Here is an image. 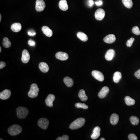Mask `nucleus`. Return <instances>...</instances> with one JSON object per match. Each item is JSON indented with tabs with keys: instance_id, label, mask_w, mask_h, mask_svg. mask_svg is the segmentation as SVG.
Here are the masks:
<instances>
[{
	"instance_id": "f257e3e1",
	"label": "nucleus",
	"mask_w": 140,
	"mask_h": 140,
	"mask_svg": "<svg viewBox=\"0 0 140 140\" xmlns=\"http://www.w3.org/2000/svg\"><path fill=\"white\" fill-rule=\"evenodd\" d=\"M85 123V119L84 118H80L75 119L69 126L70 129L71 130H75L79 129L84 125Z\"/></svg>"
},
{
	"instance_id": "f03ea898",
	"label": "nucleus",
	"mask_w": 140,
	"mask_h": 140,
	"mask_svg": "<svg viewBox=\"0 0 140 140\" xmlns=\"http://www.w3.org/2000/svg\"><path fill=\"white\" fill-rule=\"evenodd\" d=\"M22 127L17 125H13L8 129V132L10 135L15 136L19 134L22 131Z\"/></svg>"
},
{
	"instance_id": "7ed1b4c3",
	"label": "nucleus",
	"mask_w": 140,
	"mask_h": 140,
	"mask_svg": "<svg viewBox=\"0 0 140 140\" xmlns=\"http://www.w3.org/2000/svg\"><path fill=\"white\" fill-rule=\"evenodd\" d=\"M16 113L18 118L24 119L26 118L29 114L28 109L24 107H19L16 109Z\"/></svg>"
},
{
	"instance_id": "20e7f679",
	"label": "nucleus",
	"mask_w": 140,
	"mask_h": 140,
	"mask_svg": "<svg viewBox=\"0 0 140 140\" xmlns=\"http://www.w3.org/2000/svg\"><path fill=\"white\" fill-rule=\"evenodd\" d=\"M39 91V89L38 88L37 85L33 83L31 86V89L28 93V96L32 98H35L38 96V93Z\"/></svg>"
},
{
	"instance_id": "39448f33",
	"label": "nucleus",
	"mask_w": 140,
	"mask_h": 140,
	"mask_svg": "<svg viewBox=\"0 0 140 140\" xmlns=\"http://www.w3.org/2000/svg\"><path fill=\"white\" fill-rule=\"evenodd\" d=\"M49 124V121L46 118H41L38 121V126L44 130L48 128Z\"/></svg>"
},
{
	"instance_id": "423d86ee",
	"label": "nucleus",
	"mask_w": 140,
	"mask_h": 140,
	"mask_svg": "<svg viewBox=\"0 0 140 140\" xmlns=\"http://www.w3.org/2000/svg\"><path fill=\"white\" fill-rule=\"evenodd\" d=\"M46 7L45 2L43 0H37L36 1L35 9L38 12L43 11Z\"/></svg>"
},
{
	"instance_id": "0eeeda50",
	"label": "nucleus",
	"mask_w": 140,
	"mask_h": 140,
	"mask_svg": "<svg viewBox=\"0 0 140 140\" xmlns=\"http://www.w3.org/2000/svg\"><path fill=\"white\" fill-rule=\"evenodd\" d=\"M105 12L103 9H98L95 12V16L96 20L98 21H101L104 19L105 17Z\"/></svg>"
},
{
	"instance_id": "6e6552de",
	"label": "nucleus",
	"mask_w": 140,
	"mask_h": 140,
	"mask_svg": "<svg viewBox=\"0 0 140 140\" xmlns=\"http://www.w3.org/2000/svg\"><path fill=\"white\" fill-rule=\"evenodd\" d=\"M92 75L95 79L99 81L102 82L104 79V77L102 73L98 71H93L92 72Z\"/></svg>"
},
{
	"instance_id": "1a4fd4ad",
	"label": "nucleus",
	"mask_w": 140,
	"mask_h": 140,
	"mask_svg": "<svg viewBox=\"0 0 140 140\" xmlns=\"http://www.w3.org/2000/svg\"><path fill=\"white\" fill-rule=\"evenodd\" d=\"M57 59L62 61L66 60L69 58L68 54L66 53L63 52H58L55 55Z\"/></svg>"
},
{
	"instance_id": "9d476101",
	"label": "nucleus",
	"mask_w": 140,
	"mask_h": 140,
	"mask_svg": "<svg viewBox=\"0 0 140 140\" xmlns=\"http://www.w3.org/2000/svg\"><path fill=\"white\" fill-rule=\"evenodd\" d=\"M30 59V55L28 50H24L22 52V61L24 64H27L29 62Z\"/></svg>"
},
{
	"instance_id": "9b49d317",
	"label": "nucleus",
	"mask_w": 140,
	"mask_h": 140,
	"mask_svg": "<svg viewBox=\"0 0 140 140\" xmlns=\"http://www.w3.org/2000/svg\"><path fill=\"white\" fill-rule=\"evenodd\" d=\"M55 97L53 94H49L45 100V102L47 106L50 107L53 106V102L55 100Z\"/></svg>"
},
{
	"instance_id": "f8f14e48",
	"label": "nucleus",
	"mask_w": 140,
	"mask_h": 140,
	"mask_svg": "<svg viewBox=\"0 0 140 140\" xmlns=\"http://www.w3.org/2000/svg\"><path fill=\"white\" fill-rule=\"evenodd\" d=\"M115 54V52L113 49L108 50L105 54V58L108 61H111L113 59Z\"/></svg>"
},
{
	"instance_id": "ddd939ff",
	"label": "nucleus",
	"mask_w": 140,
	"mask_h": 140,
	"mask_svg": "<svg viewBox=\"0 0 140 140\" xmlns=\"http://www.w3.org/2000/svg\"><path fill=\"white\" fill-rule=\"evenodd\" d=\"M11 93L10 90H4V91L0 93V98L2 100H6L8 99L11 95Z\"/></svg>"
},
{
	"instance_id": "4468645a",
	"label": "nucleus",
	"mask_w": 140,
	"mask_h": 140,
	"mask_svg": "<svg viewBox=\"0 0 140 140\" xmlns=\"http://www.w3.org/2000/svg\"><path fill=\"white\" fill-rule=\"evenodd\" d=\"M109 91V88L107 86H104L102 88L98 94V97L100 98H104L106 97Z\"/></svg>"
},
{
	"instance_id": "2eb2a0df",
	"label": "nucleus",
	"mask_w": 140,
	"mask_h": 140,
	"mask_svg": "<svg viewBox=\"0 0 140 140\" xmlns=\"http://www.w3.org/2000/svg\"><path fill=\"white\" fill-rule=\"evenodd\" d=\"M115 36L114 34H109L107 35L104 39V41L105 43L108 44H112L115 41Z\"/></svg>"
},
{
	"instance_id": "dca6fc26",
	"label": "nucleus",
	"mask_w": 140,
	"mask_h": 140,
	"mask_svg": "<svg viewBox=\"0 0 140 140\" xmlns=\"http://www.w3.org/2000/svg\"><path fill=\"white\" fill-rule=\"evenodd\" d=\"M100 128L99 127H97L94 129L93 133L91 135V138L93 140L97 139L100 135Z\"/></svg>"
},
{
	"instance_id": "f3484780",
	"label": "nucleus",
	"mask_w": 140,
	"mask_h": 140,
	"mask_svg": "<svg viewBox=\"0 0 140 140\" xmlns=\"http://www.w3.org/2000/svg\"><path fill=\"white\" fill-rule=\"evenodd\" d=\"M42 31L43 32V33L47 36L50 37L52 36V31L47 26H43L42 27Z\"/></svg>"
},
{
	"instance_id": "a211bd4d",
	"label": "nucleus",
	"mask_w": 140,
	"mask_h": 140,
	"mask_svg": "<svg viewBox=\"0 0 140 140\" xmlns=\"http://www.w3.org/2000/svg\"><path fill=\"white\" fill-rule=\"evenodd\" d=\"M59 8L62 10L66 11L68 9V6L66 0H60L59 3Z\"/></svg>"
},
{
	"instance_id": "6ab92c4d",
	"label": "nucleus",
	"mask_w": 140,
	"mask_h": 140,
	"mask_svg": "<svg viewBox=\"0 0 140 140\" xmlns=\"http://www.w3.org/2000/svg\"><path fill=\"white\" fill-rule=\"evenodd\" d=\"M119 116L117 114L114 113L112 114L110 119L111 124L114 125H116L119 121Z\"/></svg>"
},
{
	"instance_id": "aec40b11",
	"label": "nucleus",
	"mask_w": 140,
	"mask_h": 140,
	"mask_svg": "<svg viewBox=\"0 0 140 140\" xmlns=\"http://www.w3.org/2000/svg\"><path fill=\"white\" fill-rule=\"evenodd\" d=\"M39 68L40 70L44 73H46L48 71L49 67L46 63L42 62L39 64Z\"/></svg>"
},
{
	"instance_id": "412c9836",
	"label": "nucleus",
	"mask_w": 140,
	"mask_h": 140,
	"mask_svg": "<svg viewBox=\"0 0 140 140\" xmlns=\"http://www.w3.org/2000/svg\"><path fill=\"white\" fill-rule=\"evenodd\" d=\"M22 29V25L20 23H15L12 24L11 26V29L12 31L17 32L20 31Z\"/></svg>"
},
{
	"instance_id": "4be33fe9",
	"label": "nucleus",
	"mask_w": 140,
	"mask_h": 140,
	"mask_svg": "<svg viewBox=\"0 0 140 140\" xmlns=\"http://www.w3.org/2000/svg\"><path fill=\"white\" fill-rule=\"evenodd\" d=\"M122 75L121 73L119 72H116L114 74L113 80L114 82L115 83H118L120 81V79H121Z\"/></svg>"
},
{
	"instance_id": "5701e85b",
	"label": "nucleus",
	"mask_w": 140,
	"mask_h": 140,
	"mask_svg": "<svg viewBox=\"0 0 140 140\" xmlns=\"http://www.w3.org/2000/svg\"><path fill=\"white\" fill-rule=\"evenodd\" d=\"M64 81L66 85L68 87H71L73 85V80L72 78L69 77H65L64 79Z\"/></svg>"
},
{
	"instance_id": "b1692460",
	"label": "nucleus",
	"mask_w": 140,
	"mask_h": 140,
	"mask_svg": "<svg viewBox=\"0 0 140 140\" xmlns=\"http://www.w3.org/2000/svg\"><path fill=\"white\" fill-rule=\"evenodd\" d=\"M78 96L79 97L80 99L82 101H86L88 100V98L85 94V92L84 90H81L79 91Z\"/></svg>"
},
{
	"instance_id": "393cba45",
	"label": "nucleus",
	"mask_w": 140,
	"mask_h": 140,
	"mask_svg": "<svg viewBox=\"0 0 140 140\" xmlns=\"http://www.w3.org/2000/svg\"><path fill=\"white\" fill-rule=\"evenodd\" d=\"M125 102L127 106L134 105L135 104V100L129 96H126L125 98Z\"/></svg>"
},
{
	"instance_id": "a878e982",
	"label": "nucleus",
	"mask_w": 140,
	"mask_h": 140,
	"mask_svg": "<svg viewBox=\"0 0 140 140\" xmlns=\"http://www.w3.org/2000/svg\"><path fill=\"white\" fill-rule=\"evenodd\" d=\"M77 35L79 39L83 42H86L88 40L87 35L84 33L82 32H79L77 33Z\"/></svg>"
},
{
	"instance_id": "bb28decb",
	"label": "nucleus",
	"mask_w": 140,
	"mask_h": 140,
	"mask_svg": "<svg viewBox=\"0 0 140 140\" xmlns=\"http://www.w3.org/2000/svg\"><path fill=\"white\" fill-rule=\"evenodd\" d=\"M123 5L129 9H130L133 6V2L132 0H122Z\"/></svg>"
},
{
	"instance_id": "cd10ccee",
	"label": "nucleus",
	"mask_w": 140,
	"mask_h": 140,
	"mask_svg": "<svg viewBox=\"0 0 140 140\" xmlns=\"http://www.w3.org/2000/svg\"><path fill=\"white\" fill-rule=\"evenodd\" d=\"M3 46L5 48H9L11 46V44L8 38L7 37H4L3 39Z\"/></svg>"
},
{
	"instance_id": "c85d7f7f",
	"label": "nucleus",
	"mask_w": 140,
	"mask_h": 140,
	"mask_svg": "<svg viewBox=\"0 0 140 140\" xmlns=\"http://www.w3.org/2000/svg\"><path fill=\"white\" fill-rule=\"evenodd\" d=\"M130 120L131 124L133 125H137L139 123V119L136 116H131L130 118Z\"/></svg>"
},
{
	"instance_id": "c756f323",
	"label": "nucleus",
	"mask_w": 140,
	"mask_h": 140,
	"mask_svg": "<svg viewBox=\"0 0 140 140\" xmlns=\"http://www.w3.org/2000/svg\"><path fill=\"white\" fill-rule=\"evenodd\" d=\"M75 107L77 108H82L85 109H87L88 108V106L85 103L83 104L81 103H76L75 104Z\"/></svg>"
},
{
	"instance_id": "7c9ffc66",
	"label": "nucleus",
	"mask_w": 140,
	"mask_h": 140,
	"mask_svg": "<svg viewBox=\"0 0 140 140\" xmlns=\"http://www.w3.org/2000/svg\"><path fill=\"white\" fill-rule=\"evenodd\" d=\"M132 32L133 33L136 35H140V31L139 28L137 26H135L132 29Z\"/></svg>"
},
{
	"instance_id": "2f4dec72",
	"label": "nucleus",
	"mask_w": 140,
	"mask_h": 140,
	"mask_svg": "<svg viewBox=\"0 0 140 140\" xmlns=\"http://www.w3.org/2000/svg\"><path fill=\"white\" fill-rule=\"evenodd\" d=\"M134 38H133V37H131L130 39L128 40L127 41V43H126L127 46L128 47H131V46L132 45L134 41Z\"/></svg>"
},
{
	"instance_id": "473e14b6",
	"label": "nucleus",
	"mask_w": 140,
	"mask_h": 140,
	"mask_svg": "<svg viewBox=\"0 0 140 140\" xmlns=\"http://www.w3.org/2000/svg\"><path fill=\"white\" fill-rule=\"evenodd\" d=\"M128 138L129 140H137V137L136 135H135L133 133H131L129 135V136H128Z\"/></svg>"
},
{
	"instance_id": "72a5a7b5",
	"label": "nucleus",
	"mask_w": 140,
	"mask_h": 140,
	"mask_svg": "<svg viewBox=\"0 0 140 140\" xmlns=\"http://www.w3.org/2000/svg\"><path fill=\"white\" fill-rule=\"evenodd\" d=\"M69 139V137L67 135H64L62 137H59L56 139V140H68Z\"/></svg>"
},
{
	"instance_id": "f704fd0d",
	"label": "nucleus",
	"mask_w": 140,
	"mask_h": 140,
	"mask_svg": "<svg viewBox=\"0 0 140 140\" xmlns=\"http://www.w3.org/2000/svg\"><path fill=\"white\" fill-rule=\"evenodd\" d=\"M135 76L138 79H140V69L135 73Z\"/></svg>"
},
{
	"instance_id": "c9c22d12",
	"label": "nucleus",
	"mask_w": 140,
	"mask_h": 140,
	"mask_svg": "<svg viewBox=\"0 0 140 140\" xmlns=\"http://www.w3.org/2000/svg\"><path fill=\"white\" fill-rule=\"evenodd\" d=\"M28 44L30 46H34L35 45V43L34 41L31 39V40H29L28 41Z\"/></svg>"
},
{
	"instance_id": "e433bc0d",
	"label": "nucleus",
	"mask_w": 140,
	"mask_h": 140,
	"mask_svg": "<svg viewBox=\"0 0 140 140\" xmlns=\"http://www.w3.org/2000/svg\"><path fill=\"white\" fill-rule=\"evenodd\" d=\"M6 64L5 62H4L1 61L0 62V69H2L4 67L6 66Z\"/></svg>"
},
{
	"instance_id": "4c0bfd02",
	"label": "nucleus",
	"mask_w": 140,
	"mask_h": 140,
	"mask_svg": "<svg viewBox=\"0 0 140 140\" xmlns=\"http://www.w3.org/2000/svg\"><path fill=\"white\" fill-rule=\"evenodd\" d=\"M28 33L29 35L30 36H34L36 34V33L34 32L29 31Z\"/></svg>"
},
{
	"instance_id": "58836bf2",
	"label": "nucleus",
	"mask_w": 140,
	"mask_h": 140,
	"mask_svg": "<svg viewBox=\"0 0 140 140\" xmlns=\"http://www.w3.org/2000/svg\"><path fill=\"white\" fill-rule=\"evenodd\" d=\"M102 4H103V2H102V1H101V0H99V1H97V2H95V4L97 6H101V5H102Z\"/></svg>"
},
{
	"instance_id": "ea45409f",
	"label": "nucleus",
	"mask_w": 140,
	"mask_h": 140,
	"mask_svg": "<svg viewBox=\"0 0 140 140\" xmlns=\"http://www.w3.org/2000/svg\"><path fill=\"white\" fill-rule=\"evenodd\" d=\"M94 4V2L92 0H90L89 1V6L90 7H92Z\"/></svg>"
},
{
	"instance_id": "a19ab883",
	"label": "nucleus",
	"mask_w": 140,
	"mask_h": 140,
	"mask_svg": "<svg viewBox=\"0 0 140 140\" xmlns=\"http://www.w3.org/2000/svg\"><path fill=\"white\" fill-rule=\"evenodd\" d=\"M1 19H2V16L1 14H0V22H1Z\"/></svg>"
},
{
	"instance_id": "79ce46f5",
	"label": "nucleus",
	"mask_w": 140,
	"mask_h": 140,
	"mask_svg": "<svg viewBox=\"0 0 140 140\" xmlns=\"http://www.w3.org/2000/svg\"><path fill=\"white\" fill-rule=\"evenodd\" d=\"M100 140H105V139L104 138H102L100 139Z\"/></svg>"
},
{
	"instance_id": "37998d69",
	"label": "nucleus",
	"mask_w": 140,
	"mask_h": 140,
	"mask_svg": "<svg viewBox=\"0 0 140 140\" xmlns=\"http://www.w3.org/2000/svg\"><path fill=\"white\" fill-rule=\"evenodd\" d=\"M1 47H0V52H1Z\"/></svg>"
}]
</instances>
